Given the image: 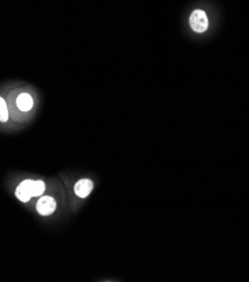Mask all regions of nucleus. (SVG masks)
Wrapping results in <instances>:
<instances>
[{
	"mask_svg": "<svg viewBox=\"0 0 249 282\" xmlns=\"http://www.w3.org/2000/svg\"><path fill=\"white\" fill-rule=\"evenodd\" d=\"M34 180H25L16 189V196L23 203H27L34 197Z\"/></svg>",
	"mask_w": 249,
	"mask_h": 282,
	"instance_id": "f03ea898",
	"label": "nucleus"
},
{
	"mask_svg": "<svg viewBox=\"0 0 249 282\" xmlns=\"http://www.w3.org/2000/svg\"><path fill=\"white\" fill-rule=\"evenodd\" d=\"M45 191V183L40 180L34 182V197L40 196Z\"/></svg>",
	"mask_w": 249,
	"mask_h": 282,
	"instance_id": "0eeeda50",
	"label": "nucleus"
},
{
	"mask_svg": "<svg viewBox=\"0 0 249 282\" xmlns=\"http://www.w3.org/2000/svg\"><path fill=\"white\" fill-rule=\"evenodd\" d=\"M218 8L211 0H196L187 8L186 27L196 36L206 35L218 19Z\"/></svg>",
	"mask_w": 249,
	"mask_h": 282,
	"instance_id": "f257e3e1",
	"label": "nucleus"
},
{
	"mask_svg": "<svg viewBox=\"0 0 249 282\" xmlns=\"http://www.w3.org/2000/svg\"><path fill=\"white\" fill-rule=\"evenodd\" d=\"M16 105H17L19 110L29 111L30 109L33 108L34 100L32 98V96H30L29 94H27V92H23V94H20L17 97Z\"/></svg>",
	"mask_w": 249,
	"mask_h": 282,
	"instance_id": "39448f33",
	"label": "nucleus"
},
{
	"mask_svg": "<svg viewBox=\"0 0 249 282\" xmlns=\"http://www.w3.org/2000/svg\"><path fill=\"white\" fill-rule=\"evenodd\" d=\"M55 208H57V203L52 197H42L36 205L37 212L43 216H48V215L53 214Z\"/></svg>",
	"mask_w": 249,
	"mask_h": 282,
	"instance_id": "7ed1b4c3",
	"label": "nucleus"
},
{
	"mask_svg": "<svg viewBox=\"0 0 249 282\" xmlns=\"http://www.w3.org/2000/svg\"><path fill=\"white\" fill-rule=\"evenodd\" d=\"M9 119V112L6 101L0 97V122L6 123Z\"/></svg>",
	"mask_w": 249,
	"mask_h": 282,
	"instance_id": "423d86ee",
	"label": "nucleus"
},
{
	"mask_svg": "<svg viewBox=\"0 0 249 282\" xmlns=\"http://www.w3.org/2000/svg\"><path fill=\"white\" fill-rule=\"evenodd\" d=\"M93 189V182L90 179H82V180L78 181L75 183L74 192L77 193V196L80 198L88 197Z\"/></svg>",
	"mask_w": 249,
	"mask_h": 282,
	"instance_id": "20e7f679",
	"label": "nucleus"
}]
</instances>
